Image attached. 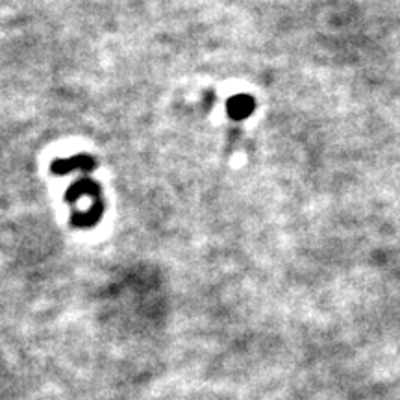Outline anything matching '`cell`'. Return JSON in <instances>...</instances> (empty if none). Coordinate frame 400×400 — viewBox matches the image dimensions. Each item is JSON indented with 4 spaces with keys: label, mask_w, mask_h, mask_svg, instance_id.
Returning a JSON list of instances; mask_svg holds the SVG:
<instances>
[{
    "label": "cell",
    "mask_w": 400,
    "mask_h": 400,
    "mask_svg": "<svg viewBox=\"0 0 400 400\" xmlns=\"http://www.w3.org/2000/svg\"><path fill=\"white\" fill-rule=\"evenodd\" d=\"M254 111V100L247 95H239L230 99L228 102V113L232 119H247Z\"/></svg>",
    "instance_id": "1"
}]
</instances>
